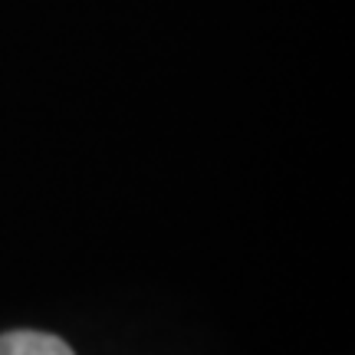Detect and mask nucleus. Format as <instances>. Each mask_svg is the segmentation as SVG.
<instances>
[{"label":"nucleus","mask_w":355,"mask_h":355,"mask_svg":"<svg viewBox=\"0 0 355 355\" xmlns=\"http://www.w3.org/2000/svg\"><path fill=\"white\" fill-rule=\"evenodd\" d=\"M0 355H73V349L50 332L17 329L0 336Z\"/></svg>","instance_id":"obj_1"}]
</instances>
